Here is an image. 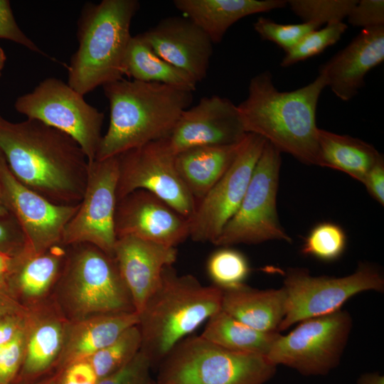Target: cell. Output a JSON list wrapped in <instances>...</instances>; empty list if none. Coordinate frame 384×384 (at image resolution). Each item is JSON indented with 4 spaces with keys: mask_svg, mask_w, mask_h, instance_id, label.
Instances as JSON below:
<instances>
[{
    "mask_svg": "<svg viewBox=\"0 0 384 384\" xmlns=\"http://www.w3.org/2000/svg\"><path fill=\"white\" fill-rule=\"evenodd\" d=\"M116 238L132 236L174 247L190 234L189 220L145 190H136L117 201Z\"/></svg>",
    "mask_w": 384,
    "mask_h": 384,
    "instance_id": "obj_17",
    "label": "cell"
},
{
    "mask_svg": "<svg viewBox=\"0 0 384 384\" xmlns=\"http://www.w3.org/2000/svg\"><path fill=\"white\" fill-rule=\"evenodd\" d=\"M246 134L237 105L226 97L212 95L184 110L171 132L160 140L175 156L196 146L238 144Z\"/></svg>",
    "mask_w": 384,
    "mask_h": 384,
    "instance_id": "obj_16",
    "label": "cell"
},
{
    "mask_svg": "<svg viewBox=\"0 0 384 384\" xmlns=\"http://www.w3.org/2000/svg\"><path fill=\"white\" fill-rule=\"evenodd\" d=\"M362 183L368 193L380 205H384V159L380 158L366 175Z\"/></svg>",
    "mask_w": 384,
    "mask_h": 384,
    "instance_id": "obj_42",
    "label": "cell"
},
{
    "mask_svg": "<svg viewBox=\"0 0 384 384\" xmlns=\"http://www.w3.org/2000/svg\"><path fill=\"white\" fill-rule=\"evenodd\" d=\"M64 369L56 384H96L98 380L87 360L73 363Z\"/></svg>",
    "mask_w": 384,
    "mask_h": 384,
    "instance_id": "obj_41",
    "label": "cell"
},
{
    "mask_svg": "<svg viewBox=\"0 0 384 384\" xmlns=\"http://www.w3.org/2000/svg\"><path fill=\"white\" fill-rule=\"evenodd\" d=\"M279 335L256 330L220 310L208 319L200 336L230 351L266 357Z\"/></svg>",
    "mask_w": 384,
    "mask_h": 384,
    "instance_id": "obj_27",
    "label": "cell"
},
{
    "mask_svg": "<svg viewBox=\"0 0 384 384\" xmlns=\"http://www.w3.org/2000/svg\"><path fill=\"white\" fill-rule=\"evenodd\" d=\"M20 314L18 305L11 296L0 291V319L11 314Z\"/></svg>",
    "mask_w": 384,
    "mask_h": 384,
    "instance_id": "obj_45",
    "label": "cell"
},
{
    "mask_svg": "<svg viewBox=\"0 0 384 384\" xmlns=\"http://www.w3.org/2000/svg\"><path fill=\"white\" fill-rule=\"evenodd\" d=\"M139 323L136 311L93 316L76 324L70 331L62 355L61 365L87 360L113 342L128 328Z\"/></svg>",
    "mask_w": 384,
    "mask_h": 384,
    "instance_id": "obj_24",
    "label": "cell"
},
{
    "mask_svg": "<svg viewBox=\"0 0 384 384\" xmlns=\"http://www.w3.org/2000/svg\"><path fill=\"white\" fill-rule=\"evenodd\" d=\"M142 337L138 325L122 333L113 342L96 352L87 361L98 380L119 370L139 353Z\"/></svg>",
    "mask_w": 384,
    "mask_h": 384,
    "instance_id": "obj_30",
    "label": "cell"
},
{
    "mask_svg": "<svg viewBox=\"0 0 384 384\" xmlns=\"http://www.w3.org/2000/svg\"><path fill=\"white\" fill-rule=\"evenodd\" d=\"M66 255V247L60 244L38 255L31 256L24 250L11 275L10 292L15 288L29 297L44 294L57 278Z\"/></svg>",
    "mask_w": 384,
    "mask_h": 384,
    "instance_id": "obj_28",
    "label": "cell"
},
{
    "mask_svg": "<svg viewBox=\"0 0 384 384\" xmlns=\"http://www.w3.org/2000/svg\"><path fill=\"white\" fill-rule=\"evenodd\" d=\"M20 255L13 256L0 253V291L9 294H11L9 289L10 279Z\"/></svg>",
    "mask_w": 384,
    "mask_h": 384,
    "instance_id": "obj_44",
    "label": "cell"
},
{
    "mask_svg": "<svg viewBox=\"0 0 384 384\" xmlns=\"http://www.w3.org/2000/svg\"><path fill=\"white\" fill-rule=\"evenodd\" d=\"M277 366L265 356L236 352L198 336L178 343L159 364L158 384H264Z\"/></svg>",
    "mask_w": 384,
    "mask_h": 384,
    "instance_id": "obj_6",
    "label": "cell"
},
{
    "mask_svg": "<svg viewBox=\"0 0 384 384\" xmlns=\"http://www.w3.org/2000/svg\"><path fill=\"white\" fill-rule=\"evenodd\" d=\"M57 379H58V377H55L53 378H51L46 382H43L41 384H56L57 383Z\"/></svg>",
    "mask_w": 384,
    "mask_h": 384,
    "instance_id": "obj_49",
    "label": "cell"
},
{
    "mask_svg": "<svg viewBox=\"0 0 384 384\" xmlns=\"http://www.w3.org/2000/svg\"><path fill=\"white\" fill-rule=\"evenodd\" d=\"M117 157V201L136 190H145L188 219L192 216L196 202L179 176L174 155L161 140L129 150Z\"/></svg>",
    "mask_w": 384,
    "mask_h": 384,
    "instance_id": "obj_14",
    "label": "cell"
},
{
    "mask_svg": "<svg viewBox=\"0 0 384 384\" xmlns=\"http://www.w3.org/2000/svg\"><path fill=\"white\" fill-rule=\"evenodd\" d=\"M1 384V383H0Z\"/></svg>",
    "mask_w": 384,
    "mask_h": 384,
    "instance_id": "obj_51",
    "label": "cell"
},
{
    "mask_svg": "<svg viewBox=\"0 0 384 384\" xmlns=\"http://www.w3.org/2000/svg\"><path fill=\"white\" fill-rule=\"evenodd\" d=\"M326 87L319 75L292 91H279L268 70L252 77L247 97L237 105L246 133L261 136L281 153L307 165L318 162L316 112Z\"/></svg>",
    "mask_w": 384,
    "mask_h": 384,
    "instance_id": "obj_2",
    "label": "cell"
},
{
    "mask_svg": "<svg viewBox=\"0 0 384 384\" xmlns=\"http://www.w3.org/2000/svg\"><path fill=\"white\" fill-rule=\"evenodd\" d=\"M110 122L95 160L117 156L165 138L193 101V92L122 78L102 86Z\"/></svg>",
    "mask_w": 384,
    "mask_h": 384,
    "instance_id": "obj_3",
    "label": "cell"
},
{
    "mask_svg": "<svg viewBox=\"0 0 384 384\" xmlns=\"http://www.w3.org/2000/svg\"><path fill=\"white\" fill-rule=\"evenodd\" d=\"M282 287L287 294L286 313L279 332L305 319L338 311L361 292H383L384 277L377 267L366 262H360L353 273L340 277L312 276L307 269L291 267Z\"/></svg>",
    "mask_w": 384,
    "mask_h": 384,
    "instance_id": "obj_8",
    "label": "cell"
},
{
    "mask_svg": "<svg viewBox=\"0 0 384 384\" xmlns=\"http://www.w3.org/2000/svg\"><path fill=\"white\" fill-rule=\"evenodd\" d=\"M124 75L135 80L164 84L191 92L198 84L186 73L157 55L140 33L132 36L129 43Z\"/></svg>",
    "mask_w": 384,
    "mask_h": 384,
    "instance_id": "obj_26",
    "label": "cell"
},
{
    "mask_svg": "<svg viewBox=\"0 0 384 384\" xmlns=\"http://www.w3.org/2000/svg\"><path fill=\"white\" fill-rule=\"evenodd\" d=\"M0 185L6 207L25 235L28 255H38L61 245L65 228L80 204H55L26 187L11 173L1 152Z\"/></svg>",
    "mask_w": 384,
    "mask_h": 384,
    "instance_id": "obj_15",
    "label": "cell"
},
{
    "mask_svg": "<svg viewBox=\"0 0 384 384\" xmlns=\"http://www.w3.org/2000/svg\"><path fill=\"white\" fill-rule=\"evenodd\" d=\"M0 38L9 40L31 51L50 58L20 28L14 18L11 3L8 0H0Z\"/></svg>",
    "mask_w": 384,
    "mask_h": 384,
    "instance_id": "obj_38",
    "label": "cell"
},
{
    "mask_svg": "<svg viewBox=\"0 0 384 384\" xmlns=\"http://www.w3.org/2000/svg\"><path fill=\"white\" fill-rule=\"evenodd\" d=\"M137 0H102L86 4L78 21V48L68 70V84L82 95L124 78Z\"/></svg>",
    "mask_w": 384,
    "mask_h": 384,
    "instance_id": "obj_5",
    "label": "cell"
},
{
    "mask_svg": "<svg viewBox=\"0 0 384 384\" xmlns=\"http://www.w3.org/2000/svg\"><path fill=\"white\" fill-rule=\"evenodd\" d=\"M113 257L139 314L159 284L163 270L172 265L177 250L132 236L117 238Z\"/></svg>",
    "mask_w": 384,
    "mask_h": 384,
    "instance_id": "obj_19",
    "label": "cell"
},
{
    "mask_svg": "<svg viewBox=\"0 0 384 384\" xmlns=\"http://www.w3.org/2000/svg\"><path fill=\"white\" fill-rule=\"evenodd\" d=\"M152 368L149 358L141 351L124 367L98 380L96 384H148Z\"/></svg>",
    "mask_w": 384,
    "mask_h": 384,
    "instance_id": "obj_37",
    "label": "cell"
},
{
    "mask_svg": "<svg viewBox=\"0 0 384 384\" xmlns=\"http://www.w3.org/2000/svg\"><path fill=\"white\" fill-rule=\"evenodd\" d=\"M15 110L72 137L88 163L95 160L102 139L103 112L88 104L83 95L56 78H47L34 89L19 96Z\"/></svg>",
    "mask_w": 384,
    "mask_h": 384,
    "instance_id": "obj_9",
    "label": "cell"
},
{
    "mask_svg": "<svg viewBox=\"0 0 384 384\" xmlns=\"http://www.w3.org/2000/svg\"><path fill=\"white\" fill-rule=\"evenodd\" d=\"M9 213L10 212L8 208L6 207V205L5 203V201L3 197L1 185H0V216L6 215Z\"/></svg>",
    "mask_w": 384,
    "mask_h": 384,
    "instance_id": "obj_47",
    "label": "cell"
},
{
    "mask_svg": "<svg viewBox=\"0 0 384 384\" xmlns=\"http://www.w3.org/2000/svg\"><path fill=\"white\" fill-rule=\"evenodd\" d=\"M174 6L219 43L235 23L241 18L287 5L284 0H175Z\"/></svg>",
    "mask_w": 384,
    "mask_h": 384,
    "instance_id": "obj_21",
    "label": "cell"
},
{
    "mask_svg": "<svg viewBox=\"0 0 384 384\" xmlns=\"http://www.w3.org/2000/svg\"><path fill=\"white\" fill-rule=\"evenodd\" d=\"M240 142L230 145L193 147L174 156L179 176L196 204L228 169L237 154Z\"/></svg>",
    "mask_w": 384,
    "mask_h": 384,
    "instance_id": "obj_23",
    "label": "cell"
},
{
    "mask_svg": "<svg viewBox=\"0 0 384 384\" xmlns=\"http://www.w3.org/2000/svg\"><path fill=\"white\" fill-rule=\"evenodd\" d=\"M118 174L117 156L89 163L85 193L65 228L62 245L89 243L113 256Z\"/></svg>",
    "mask_w": 384,
    "mask_h": 384,
    "instance_id": "obj_13",
    "label": "cell"
},
{
    "mask_svg": "<svg viewBox=\"0 0 384 384\" xmlns=\"http://www.w3.org/2000/svg\"><path fill=\"white\" fill-rule=\"evenodd\" d=\"M222 290L221 310L256 330L279 332L286 313L283 287L258 289L244 284Z\"/></svg>",
    "mask_w": 384,
    "mask_h": 384,
    "instance_id": "obj_22",
    "label": "cell"
},
{
    "mask_svg": "<svg viewBox=\"0 0 384 384\" xmlns=\"http://www.w3.org/2000/svg\"><path fill=\"white\" fill-rule=\"evenodd\" d=\"M253 27L263 40L276 43L284 52L293 48L308 33L320 28L314 23L282 24L264 16L259 17Z\"/></svg>",
    "mask_w": 384,
    "mask_h": 384,
    "instance_id": "obj_35",
    "label": "cell"
},
{
    "mask_svg": "<svg viewBox=\"0 0 384 384\" xmlns=\"http://www.w3.org/2000/svg\"><path fill=\"white\" fill-rule=\"evenodd\" d=\"M358 0H290V9L304 22L324 24L343 22Z\"/></svg>",
    "mask_w": 384,
    "mask_h": 384,
    "instance_id": "obj_34",
    "label": "cell"
},
{
    "mask_svg": "<svg viewBox=\"0 0 384 384\" xmlns=\"http://www.w3.org/2000/svg\"><path fill=\"white\" fill-rule=\"evenodd\" d=\"M26 246L23 231L11 213L0 216V253L16 256L22 253Z\"/></svg>",
    "mask_w": 384,
    "mask_h": 384,
    "instance_id": "obj_40",
    "label": "cell"
},
{
    "mask_svg": "<svg viewBox=\"0 0 384 384\" xmlns=\"http://www.w3.org/2000/svg\"><path fill=\"white\" fill-rule=\"evenodd\" d=\"M384 60V26L363 28L343 49L319 69L334 95L353 99L364 85L366 74Z\"/></svg>",
    "mask_w": 384,
    "mask_h": 384,
    "instance_id": "obj_20",
    "label": "cell"
},
{
    "mask_svg": "<svg viewBox=\"0 0 384 384\" xmlns=\"http://www.w3.org/2000/svg\"><path fill=\"white\" fill-rule=\"evenodd\" d=\"M266 142L261 136L247 133L228 169L196 204L188 219L191 240L214 243L238 210Z\"/></svg>",
    "mask_w": 384,
    "mask_h": 384,
    "instance_id": "obj_12",
    "label": "cell"
},
{
    "mask_svg": "<svg viewBox=\"0 0 384 384\" xmlns=\"http://www.w3.org/2000/svg\"><path fill=\"white\" fill-rule=\"evenodd\" d=\"M63 340V331L58 323L47 321L36 327L26 343L19 375L31 376L47 370L59 354Z\"/></svg>",
    "mask_w": 384,
    "mask_h": 384,
    "instance_id": "obj_29",
    "label": "cell"
},
{
    "mask_svg": "<svg viewBox=\"0 0 384 384\" xmlns=\"http://www.w3.org/2000/svg\"><path fill=\"white\" fill-rule=\"evenodd\" d=\"M67 247L63 282L79 312L95 316L135 311L113 256L89 243Z\"/></svg>",
    "mask_w": 384,
    "mask_h": 384,
    "instance_id": "obj_11",
    "label": "cell"
},
{
    "mask_svg": "<svg viewBox=\"0 0 384 384\" xmlns=\"http://www.w3.org/2000/svg\"><path fill=\"white\" fill-rule=\"evenodd\" d=\"M207 271L215 286L226 289L244 284L250 267L243 253L230 247H221L209 257Z\"/></svg>",
    "mask_w": 384,
    "mask_h": 384,
    "instance_id": "obj_31",
    "label": "cell"
},
{
    "mask_svg": "<svg viewBox=\"0 0 384 384\" xmlns=\"http://www.w3.org/2000/svg\"><path fill=\"white\" fill-rule=\"evenodd\" d=\"M140 34L157 55L197 83L206 77L213 43L190 19L167 17Z\"/></svg>",
    "mask_w": 384,
    "mask_h": 384,
    "instance_id": "obj_18",
    "label": "cell"
},
{
    "mask_svg": "<svg viewBox=\"0 0 384 384\" xmlns=\"http://www.w3.org/2000/svg\"><path fill=\"white\" fill-rule=\"evenodd\" d=\"M281 163V152L267 142L243 199L214 242L215 245L231 247L270 240L292 242L277 210Z\"/></svg>",
    "mask_w": 384,
    "mask_h": 384,
    "instance_id": "obj_7",
    "label": "cell"
},
{
    "mask_svg": "<svg viewBox=\"0 0 384 384\" xmlns=\"http://www.w3.org/2000/svg\"><path fill=\"white\" fill-rule=\"evenodd\" d=\"M346 18L351 25L363 29L384 26V1H357Z\"/></svg>",
    "mask_w": 384,
    "mask_h": 384,
    "instance_id": "obj_39",
    "label": "cell"
},
{
    "mask_svg": "<svg viewBox=\"0 0 384 384\" xmlns=\"http://www.w3.org/2000/svg\"><path fill=\"white\" fill-rule=\"evenodd\" d=\"M223 290L203 286L191 274H178L172 265L138 314L140 351L159 365L182 340L221 310Z\"/></svg>",
    "mask_w": 384,
    "mask_h": 384,
    "instance_id": "obj_4",
    "label": "cell"
},
{
    "mask_svg": "<svg viewBox=\"0 0 384 384\" xmlns=\"http://www.w3.org/2000/svg\"><path fill=\"white\" fill-rule=\"evenodd\" d=\"M25 329L21 314H11L0 319V346L11 341Z\"/></svg>",
    "mask_w": 384,
    "mask_h": 384,
    "instance_id": "obj_43",
    "label": "cell"
},
{
    "mask_svg": "<svg viewBox=\"0 0 384 384\" xmlns=\"http://www.w3.org/2000/svg\"><path fill=\"white\" fill-rule=\"evenodd\" d=\"M346 245L347 237L342 227L331 222H323L308 233L301 252L324 262H332L341 257Z\"/></svg>",
    "mask_w": 384,
    "mask_h": 384,
    "instance_id": "obj_32",
    "label": "cell"
},
{
    "mask_svg": "<svg viewBox=\"0 0 384 384\" xmlns=\"http://www.w3.org/2000/svg\"><path fill=\"white\" fill-rule=\"evenodd\" d=\"M357 384H384V376L379 373H366L360 375Z\"/></svg>",
    "mask_w": 384,
    "mask_h": 384,
    "instance_id": "obj_46",
    "label": "cell"
},
{
    "mask_svg": "<svg viewBox=\"0 0 384 384\" xmlns=\"http://www.w3.org/2000/svg\"><path fill=\"white\" fill-rule=\"evenodd\" d=\"M6 60V56L4 49L0 46V77Z\"/></svg>",
    "mask_w": 384,
    "mask_h": 384,
    "instance_id": "obj_48",
    "label": "cell"
},
{
    "mask_svg": "<svg viewBox=\"0 0 384 384\" xmlns=\"http://www.w3.org/2000/svg\"><path fill=\"white\" fill-rule=\"evenodd\" d=\"M0 152L26 187L55 204L80 203L89 163L67 134L36 119L13 122L0 114Z\"/></svg>",
    "mask_w": 384,
    "mask_h": 384,
    "instance_id": "obj_1",
    "label": "cell"
},
{
    "mask_svg": "<svg viewBox=\"0 0 384 384\" xmlns=\"http://www.w3.org/2000/svg\"><path fill=\"white\" fill-rule=\"evenodd\" d=\"M352 326L350 314L341 309L305 319L280 334L266 358L303 375H325L339 364Z\"/></svg>",
    "mask_w": 384,
    "mask_h": 384,
    "instance_id": "obj_10",
    "label": "cell"
},
{
    "mask_svg": "<svg viewBox=\"0 0 384 384\" xmlns=\"http://www.w3.org/2000/svg\"><path fill=\"white\" fill-rule=\"evenodd\" d=\"M148 384H158L156 381H153L151 380H150V381L149 382Z\"/></svg>",
    "mask_w": 384,
    "mask_h": 384,
    "instance_id": "obj_50",
    "label": "cell"
},
{
    "mask_svg": "<svg viewBox=\"0 0 384 384\" xmlns=\"http://www.w3.org/2000/svg\"><path fill=\"white\" fill-rule=\"evenodd\" d=\"M25 329L11 341L0 346V383L12 384L22 366L26 349Z\"/></svg>",
    "mask_w": 384,
    "mask_h": 384,
    "instance_id": "obj_36",
    "label": "cell"
},
{
    "mask_svg": "<svg viewBox=\"0 0 384 384\" xmlns=\"http://www.w3.org/2000/svg\"><path fill=\"white\" fill-rule=\"evenodd\" d=\"M317 166L342 171L359 182L383 155L372 145L349 135L318 129Z\"/></svg>",
    "mask_w": 384,
    "mask_h": 384,
    "instance_id": "obj_25",
    "label": "cell"
},
{
    "mask_svg": "<svg viewBox=\"0 0 384 384\" xmlns=\"http://www.w3.org/2000/svg\"><path fill=\"white\" fill-rule=\"evenodd\" d=\"M347 28L345 23L336 22L308 33L293 48L285 52L280 65L291 66L320 54L329 46L336 43Z\"/></svg>",
    "mask_w": 384,
    "mask_h": 384,
    "instance_id": "obj_33",
    "label": "cell"
}]
</instances>
